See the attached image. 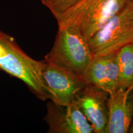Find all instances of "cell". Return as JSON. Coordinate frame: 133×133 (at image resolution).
I'll use <instances>...</instances> for the list:
<instances>
[{
  "mask_svg": "<svg viewBox=\"0 0 133 133\" xmlns=\"http://www.w3.org/2000/svg\"><path fill=\"white\" fill-rule=\"evenodd\" d=\"M58 27L54 45L44 59L83 76L94 57L87 39L74 25Z\"/></svg>",
  "mask_w": 133,
  "mask_h": 133,
  "instance_id": "6da1fadb",
  "label": "cell"
},
{
  "mask_svg": "<svg viewBox=\"0 0 133 133\" xmlns=\"http://www.w3.org/2000/svg\"><path fill=\"white\" fill-rule=\"evenodd\" d=\"M6 52L0 58V70L21 79L42 101L49 99L42 79L43 61L32 59L18 46L14 38L0 30Z\"/></svg>",
  "mask_w": 133,
  "mask_h": 133,
  "instance_id": "7a4b0ae2",
  "label": "cell"
},
{
  "mask_svg": "<svg viewBox=\"0 0 133 133\" xmlns=\"http://www.w3.org/2000/svg\"><path fill=\"white\" fill-rule=\"evenodd\" d=\"M129 0H81L64 16L57 20L58 25L71 24L77 26L86 39L120 12Z\"/></svg>",
  "mask_w": 133,
  "mask_h": 133,
  "instance_id": "3957f363",
  "label": "cell"
},
{
  "mask_svg": "<svg viewBox=\"0 0 133 133\" xmlns=\"http://www.w3.org/2000/svg\"><path fill=\"white\" fill-rule=\"evenodd\" d=\"M93 57L115 54L133 43V4H128L88 39Z\"/></svg>",
  "mask_w": 133,
  "mask_h": 133,
  "instance_id": "277c9868",
  "label": "cell"
},
{
  "mask_svg": "<svg viewBox=\"0 0 133 133\" xmlns=\"http://www.w3.org/2000/svg\"><path fill=\"white\" fill-rule=\"evenodd\" d=\"M42 79L49 99L66 105L72 103L86 85L83 77L49 61H43Z\"/></svg>",
  "mask_w": 133,
  "mask_h": 133,
  "instance_id": "5b68a950",
  "label": "cell"
},
{
  "mask_svg": "<svg viewBox=\"0 0 133 133\" xmlns=\"http://www.w3.org/2000/svg\"><path fill=\"white\" fill-rule=\"evenodd\" d=\"M44 120L49 133H94L92 125L75 101L61 105L50 101Z\"/></svg>",
  "mask_w": 133,
  "mask_h": 133,
  "instance_id": "8992f818",
  "label": "cell"
},
{
  "mask_svg": "<svg viewBox=\"0 0 133 133\" xmlns=\"http://www.w3.org/2000/svg\"><path fill=\"white\" fill-rule=\"evenodd\" d=\"M117 53L93 57L82 76L86 86L98 88L109 94L118 89Z\"/></svg>",
  "mask_w": 133,
  "mask_h": 133,
  "instance_id": "52a82bcc",
  "label": "cell"
},
{
  "mask_svg": "<svg viewBox=\"0 0 133 133\" xmlns=\"http://www.w3.org/2000/svg\"><path fill=\"white\" fill-rule=\"evenodd\" d=\"M109 94L92 87L85 86L74 101L92 125L94 133H105L108 121Z\"/></svg>",
  "mask_w": 133,
  "mask_h": 133,
  "instance_id": "ba28073f",
  "label": "cell"
},
{
  "mask_svg": "<svg viewBox=\"0 0 133 133\" xmlns=\"http://www.w3.org/2000/svg\"><path fill=\"white\" fill-rule=\"evenodd\" d=\"M133 85L126 89H118L109 94L108 121L105 133L128 132L132 124L133 101L129 95Z\"/></svg>",
  "mask_w": 133,
  "mask_h": 133,
  "instance_id": "9c48e42d",
  "label": "cell"
},
{
  "mask_svg": "<svg viewBox=\"0 0 133 133\" xmlns=\"http://www.w3.org/2000/svg\"><path fill=\"white\" fill-rule=\"evenodd\" d=\"M119 68L118 89L133 85V43L128 44L117 53Z\"/></svg>",
  "mask_w": 133,
  "mask_h": 133,
  "instance_id": "30bf717a",
  "label": "cell"
},
{
  "mask_svg": "<svg viewBox=\"0 0 133 133\" xmlns=\"http://www.w3.org/2000/svg\"><path fill=\"white\" fill-rule=\"evenodd\" d=\"M51 11L56 20L64 16L81 1V0H40Z\"/></svg>",
  "mask_w": 133,
  "mask_h": 133,
  "instance_id": "8fae6325",
  "label": "cell"
},
{
  "mask_svg": "<svg viewBox=\"0 0 133 133\" xmlns=\"http://www.w3.org/2000/svg\"><path fill=\"white\" fill-rule=\"evenodd\" d=\"M132 101H133V95H132ZM129 132L133 133V122L132 123V124H131L130 129H129Z\"/></svg>",
  "mask_w": 133,
  "mask_h": 133,
  "instance_id": "7c38bea8",
  "label": "cell"
},
{
  "mask_svg": "<svg viewBox=\"0 0 133 133\" xmlns=\"http://www.w3.org/2000/svg\"><path fill=\"white\" fill-rule=\"evenodd\" d=\"M130 1H131V3H132V4H133V0H130Z\"/></svg>",
  "mask_w": 133,
  "mask_h": 133,
  "instance_id": "4fadbf2b",
  "label": "cell"
}]
</instances>
